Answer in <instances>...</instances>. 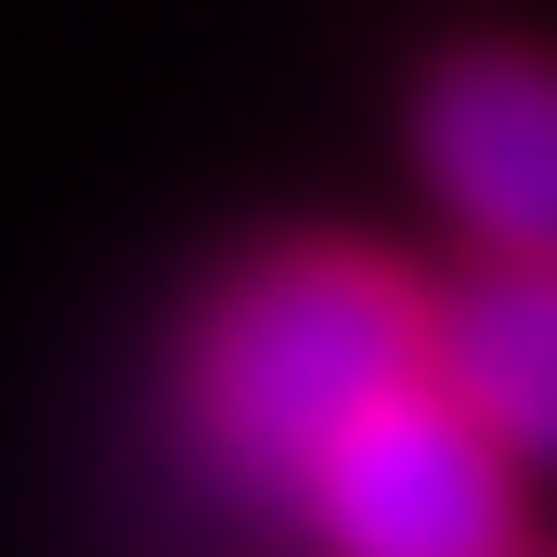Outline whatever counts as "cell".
Wrapping results in <instances>:
<instances>
[{"mask_svg": "<svg viewBox=\"0 0 557 557\" xmlns=\"http://www.w3.org/2000/svg\"><path fill=\"white\" fill-rule=\"evenodd\" d=\"M403 389H428V298L337 234L234 260L182 324V441L260 519H298L311 467Z\"/></svg>", "mask_w": 557, "mask_h": 557, "instance_id": "cell-1", "label": "cell"}, {"mask_svg": "<svg viewBox=\"0 0 557 557\" xmlns=\"http://www.w3.org/2000/svg\"><path fill=\"white\" fill-rule=\"evenodd\" d=\"M428 208L480 260H557V52L532 39H454L403 104Z\"/></svg>", "mask_w": 557, "mask_h": 557, "instance_id": "cell-3", "label": "cell"}, {"mask_svg": "<svg viewBox=\"0 0 557 557\" xmlns=\"http://www.w3.org/2000/svg\"><path fill=\"white\" fill-rule=\"evenodd\" d=\"M428 389L519 480H557V260H467L428 298Z\"/></svg>", "mask_w": 557, "mask_h": 557, "instance_id": "cell-4", "label": "cell"}, {"mask_svg": "<svg viewBox=\"0 0 557 557\" xmlns=\"http://www.w3.org/2000/svg\"><path fill=\"white\" fill-rule=\"evenodd\" d=\"M519 557H532V545H519Z\"/></svg>", "mask_w": 557, "mask_h": 557, "instance_id": "cell-5", "label": "cell"}, {"mask_svg": "<svg viewBox=\"0 0 557 557\" xmlns=\"http://www.w3.org/2000/svg\"><path fill=\"white\" fill-rule=\"evenodd\" d=\"M298 532L324 557H519V467L441 389H403L311 467Z\"/></svg>", "mask_w": 557, "mask_h": 557, "instance_id": "cell-2", "label": "cell"}]
</instances>
